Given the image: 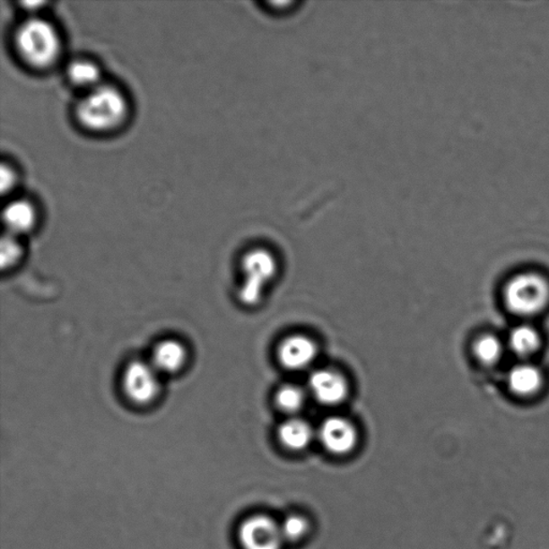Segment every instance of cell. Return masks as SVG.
I'll return each instance as SVG.
<instances>
[{"label":"cell","mask_w":549,"mask_h":549,"mask_svg":"<svg viewBox=\"0 0 549 549\" xmlns=\"http://www.w3.org/2000/svg\"><path fill=\"white\" fill-rule=\"evenodd\" d=\"M76 118L84 128L106 133L119 127L127 118L128 103L117 87L100 84L86 92L75 109Z\"/></svg>","instance_id":"1"},{"label":"cell","mask_w":549,"mask_h":549,"mask_svg":"<svg viewBox=\"0 0 549 549\" xmlns=\"http://www.w3.org/2000/svg\"><path fill=\"white\" fill-rule=\"evenodd\" d=\"M16 49L35 68L51 67L62 53L59 32L48 21L31 18L23 22L15 35Z\"/></svg>","instance_id":"2"},{"label":"cell","mask_w":549,"mask_h":549,"mask_svg":"<svg viewBox=\"0 0 549 549\" xmlns=\"http://www.w3.org/2000/svg\"><path fill=\"white\" fill-rule=\"evenodd\" d=\"M510 312L520 318H534L549 306V282L539 273L524 272L510 278L503 290Z\"/></svg>","instance_id":"3"},{"label":"cell","mask_w":549,"mask_h":549,"mask_svg":"<svg viewBox=\"0 0 549 549\" xmlns=\"http://www.w3.org/2000/svg\"><path fill=\"white\" fill-rule=\"evenodd\" d=\"M244 283L239 291L241 304L254 307L260 303L263 290L271 282L277 271V263L270 251L254 249L244 257Z\"/></svg>","instance_id":"4"},{"label":"cell","mask_w":549,"mask_h":549,"mask_svg":"<svg viewBox=\"0 0 549 549\" xmlns=\"http://www.w3.org/2000/svg\"><path fill=\"white\" fill-rule=\"evenodd\" d=\"M155 368L146 362L136 361L126 368L123 389L126 396L135 405H150L161 392V378Z\"/></svg>","instance_id":"5"},{"label":"cell","mask_w":549,"mask_h":549,"mask_svg":"<svg viewBox=\"0 0 549 549\" xmlns=\"http://www.w3.org/2000/svg\"><path fill=\"white\" fill-rule=\"evenodd\" d=\"M239 541L243 549H282L284 539L280 525L266 515H255L241 523Z\"/></svg>","instance_id":"6"},{"label":"cell","mask_w":549,"mask_h":549,"mask_svg":"<svg viewBox=\"0 0 549 549\" xmlns=\"http://www.w3.org/2000/svg\"><path fill=\"white\" fill-rule=\"evenodd\" d=\"M319 437L323 447L335 455L353 452L359 440L358 431L353 423L338 416L329 417L323 422Z\"/></svg>","instance_id":"7"},{"label":"cell","mask_w":549,"mask_h":549,"mask_svg":"<svg viewBox=\"0 0 549 549\" xmlns=\"http://www.w3.org/2000/svg\"><path fill=\"white\" fill-rule=\"evenodd\" d=\"M309 388L318 402L326 405H340L349 394L347 380L339 372L331 370H320L312 373Z\"/></svg>","instance_id":"8"},{"label":"cell","mask_w":549,"mask_h":549,"mask_svg":"<svg viewBox=\"0 0 549 549\" xmlns=\"http://www.w3.org/2000/svg\"><path fill=\"white\" fill-rule=\"evenodd\" d=\"M317 354L318 348L314 340L303 335L285 338L278 348L280 363L290 370H304L314 363Z\"/></svg>","instance_id":"9"},{"label":"cell","mask_w":549,"mask_h":549,"mask_svg":"<svg viewBox=\"0 0 549 549\" xmlns=\"http://www.w3.org/2000/svg\"><path fill=\"white\" fill-rule=\"evenodd\" d=\"M510 391L518 397H532L539 393L545 383L542 370L528 361H521L508 373Z\"/></svg>","instance_id":"10"},{"label":"cell","mask_w":549,"mask_h":549,"mask_svg":"<svg viewBox=\"0 0 549 549\" xmlns=\"http://www.w3.org/2000/svg\"><path fill=\"white\" fill-rule=\"evenodd\" d=\"M187 361V350L179 340L167 339L153 350L151 364L159 373H174L182 370Z\"/></svg>","instance_id":"11"},{"label":"cell","mask_w":549,"mask_h":549,"mask_svg":"<svg viewBox=\"0 0 549 549\" xmlns=\"http://www.w3.org/2000/svg\"><path fill=\"white\" fill-rule=\"evenodd\" d=\"M542 338L537 329L530 324H519L510 332L507 347L514 355L527 361L540 350Z\"/></svg>","instance_id":"12"},{"label":"cell","mask_w":549,"mask_h":549,"mask_svg":"<svg viewBox=\"0 0 549 549\" xmlns=\"http://www.w3.org/2000/svg\"><path fill=\"white\" fill-rule=\"evenodd\" d=\"M3 218L8 233L18 236L34 228L37 215L31 203L15 200L4 207Z\"/></svg>","instance_id":"13"},{"label":"cell","mask_w":549,"mask_h":549,"mask_svg":"<svg viewBox=\"0 0 549 549\" xmlns=\"http://www.w3.org/2000/svg\"><path fill=\"white\" fill-rule=\"evenodd\" d=\"M279 441L291 451H303L314 438V431L304 420L291 419L278 430Z\"/></svg>","instance_id":"14"},{"label":"cell","mask_w":549,"mask_h":549,"mask_svg":"<svg viewBox=\"0 0 549 549\" xmlns=\"http://www.w3.org/2000/svg\"><path fill=\"white\" fill-rule=\"evenodd\" d=\"M67 74L71 83L86 92L102 84L100 68L89 59L74 60L68 65Z\"/></svg>","instance_id":"15"},{"label":"cell","mask_w":549,"mask_h":549,"mask_svg":"<svg viewBox=\"0 0 549 549\" xmlns=\"http://www.w3.org/2000/svg\"><path fill=\"white\" fill-rule=\"evenodd\" d=\"M505 345L501 339L492 334L482 335L474 344L475 359L485 366H493L501 363L504 354Z\"/></svg>","instance_id":"16"},{"label":"cell","mask_w":549,"mask_h":549,"mask_svg":"<svg viewBox=\"0 0 549 549\" xmlns=\"http://www.w3.org/2000/svg\"><path fill=\"white\" fill-rule=\"evenodd\" d=\"M274 400L280 410L293 414L304 407L306 394L300 387L287 384L278 389Z\"/></svg>","instance_id":"17"},{"label":"cell","mask_w":549,"mask_h":549,"mask_svg":"<svg viewBox=\"0 0 549 549\" xmlns=\"http://www.w3.org/2000/svg\"><path fill=\"white\" fill-rule=\"evenodd\" d=\"M284 542H295L301 539L309 530V524L305 518L301 516L293 515L285 519L283 525H280Z\"/></svg>","instance_id":"18"},{"label":"cell","mask_w":549,"mask_h":549,"mask_svg":"<svg viewBox=\"0 0 549 549\" xmlns=\"http://www.w3.org/2000/svg\"><path fill=\"white\" fill-rule=\"evenodd\" d=\"M22 256V247L16 236L5 234L0 246V257H2L3 267H10L20 259Z\"/></svg>","instance_id":"19"},{"label":"cell","mask_w":549,"mask_h":549,"mask_svg":"<svg viewBox=\"0 0 549 549\" xmlns=\"http://www.w3.org/2000/svg\"><path fill=\"white\" fill-rule=\"evenodd\" d=\"M15 182L16 175L14 170L4 163L2 170H0V188H2L4 194L13 189Z\"/></svg>","instance_id":"20"}]
</instances>
